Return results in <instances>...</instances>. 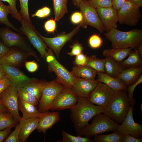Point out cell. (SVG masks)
I'll return each instance as SVG.
<instances>
[{"mask_svg": "<svg viewBox=\"0 0 142 142\" xmlns=\"http://www.w3.org/2000/svg\"><path fill=\"white\" fill-rule=\"evenodd\" d=\"M133 49L131 48L126 49L112 48L104 49L102 54L104 57H111L116 61L120 62L128 56Z\"/></svg>", "mask_w": 142, "mask_h": 142, "instance_id": "obj_27", "label": "cell"}, {"mask_svg": "<svg viewBox=\"0 0 142 142\" xmlns=\"http://www.w3.org/2000/svg\"><path fill=\"white\" fill-rule=\"evenodd\" d=\"M5 77V73L0 65V80Z\"/></svg>", "mask_w": 142, "mask_h": 142, "instance_id": "obj_57", "label": "cell"}, {"mask_svg": "<svg viewBox=\"0 0 142 142\" xmlns=\"http://www.w3.org/2000/svg\"><path fill=\"white\" fill-rule=\"evenodd\" d=\"M130 53L128 58L120 62V64L124 68L140 67L142 64V57L137 49H134Z\"/></svg>", "mask_w": 142, "mask_h": 142, "instance_id": "obj_28", "label": "cell"}, {"mask_svg": "<svg viewBox=\"0 0 142 142\" xmlns=\"http://www.w3.org/2000/svg\"><path fill=\"white\" fill-rule=\"evenodd\" d=\"M11 85V82L6 77L0 80V96L5 90Z\"/></svg>", "mask_w": 142, "mask_h": 142, "instance_id": "obj_47", "label": "cell"}, {"mask_svg": "<svg viewBox=\"0 0 142 142\" xmlns=\"http://www.w3.org/2000/svg\"><path fill=\"white\" fill-rule=\"evenodd\" d=\"M81 0H72L73 4L78 8L79 7V4Z\"/></svg>", "mask_w": 142, "mask_h": 142, "instance_id": "obj_58", "label": "cell"}, {"mask_svg": "<svg viewBox=\"0 0 142 142\" xmlns=\"http://www.w3.org/2000/svg\"><path fill=\"white\" fill-rule=\"evenodd\" d=\"M31 17H37L40 18L45 17L42 8L38 9L34 13L32 14Z\"/></svg>", "mask_w": 142, "mask_h": 142, "instance_id": "obj_53", "label": "cell"}, {"mask_svg": "<svg viewBox=\"0 0 142 142\" xmlns=\"http://www.w3.org/2000/svg\"><path fill=\"white\" fill-rule=\"evenodd\" d=\"M87 0V1H88L89 0Z\"/></svg>", "mask_w": 142, "mask_h": 142, "instance_id": "obj_60", "label": "cell"}, {"mask_svg": "<svg viewBox=\"0 0 142 142\" xmlns=\"http://www.w3.org/2000/svg\"><path fill=\"white\" fill-rule=\"evenodd\" d=\"M70 19L71 22L73 24H78L82 22L83 16L80 12H75L72 14Z\"/></svg>", "mask_w": 142, "mask_h": 142, "instance_id": "obj_46", "label": "cell"}, {"mask_svg": "<svg viewBox=\"0 0 142 142\" xmlns=\"http://www.w3.org/2000/svg\"><path fill=\"white\" fill-rule=\"evenodd\" d=\"M42 9L45 17H47L50 15L51 12V10L49 8L45 6L43 7Z\"/></svg>", "mask_w": 142, "mask_h": 142, "instance_id": "obj_54", "label": "cell"}, {"mask_svg": "<svg viewBox=\"0 0 142 142\" xmlns=\"http://www.w3.org/2000/svg\"><path fill=\"white\" fill-rule=\"evenodd\" d=\"M56 24L55 21L53 18L48 20L44 23V27L48 33H54L56 30Z\"/></svg>", "mask_w": 142, "mask_h": 142, "instance_id": "obj_44", "label": "cell"}, {"mask_svg": "<svg viewBox=\"0 0 142 142\" xmlns=\"http://www.w3.org/2000/svg\"><path fill=\"white\" fill-rule=\"evenodd\" d=\"M23 34L15 32L9 27L0 28V39L7 47L16 48L37 56Z\"/></svg>", "mask_w": 142, "mask_h": 142, "instance_id": "obj_7", "label": "cell"}, {"mask_svg": "<svg viewBox=\"0 0 142 142\" xmlns=\"http://www.w3.org/2000/svg\"><path fill=\"white\" fill-rule=\"evenodd\" d=\"M142 83V74L140 76L138 80L134 83L127 87L126 90L128 92V95L131 105L133 106L135 104L136 100L133 97V95L135 89L139 84Z\"/></svg>", "mask_w": 142, "mask_h": 142, "instance_id": "obj_39", "label": "cell"}, {"mask_svg": "<svg viewBox=\"0 0 142 142\" xmlns=\"http://www.w3.org/2000/svg\"><path fill=\"white\" fill-rule=\"evenodd\" d=\"M105 59L97 58L95 55L87 56L86 65L96 70L97 72H105Z\"/></svg>", "mask_w": 142, "mask_h": 142, "instance_id": "obj_32", "label": "cell"}, {"mask_svg": "<svg viewBox=\"0 0 142 142\" xmlns=\"http://www.w3.org/2000/svg\"><path fill=\"white\" fill-rule=\"evenodd\" d=\"M21 88L36 97L39 101L42 91V85L40 80L37 79L29 82Z\"/></svg>", "mask_w": 142, "mask_h": 142, "instance_id": "obj_31", "label": "cell"}, {"mask_svg": "<svg viewBox=\"0 0 142 142\" xmlns=\"http://www.w3.org/2000/svg\"><path fill=\"white\" fill-rule=\"evenodd\" d=\"M21 23V26L19 30L21 33L27 37L32 45L40 53L41 57L45 58L48 48L36 32L35 28L27 25L23 20Z\"/></svg>", "mask_w": 142, "mask_h": 142, "instance_id": "obj_16", "label": "cell"}, {"mask_svg": "<svg viewBox=\"0 0 142 142\" xmlns=\"http://www.w3.org/2000/svg\"><path fill=\"white\" fill-rule=\"evenodd\" d=\"M0 1L6 2L9 4L11 9V14L12 17L21 23L23 20L17 8V0H0Z\"/></svg>", "mask_w": 142, "mask_h": 142, "instance_id": "obj_40", "label": "cell"}, {"mask_svg": "<svg viewBox=\"0 0 142 142\" xmlns=\"http://www.w3.org/2000/svg\"><path fill=\"white\" fill-rule=\"evenodd\" d=\"M104 35L111 42L112 48L134 49L142 43V30L140 29L124 32L113 29L106 32Z\"/></svg>", "mask_w": 142, "mask_h": 142, "instance_id": "obj_2", "label": "cell"}, {"mask_svg": "<svg viewBox=\"0 0 142 142\" xmlns=\"http://www.w3.org/2000/svg\"><path fill=\"white\" fill-rule=\"evenodd\" d=\"M96 9L105 31L106 32L111 29L117 28L118 22L117 10L112 6Z\"/></svg>", "mask_w": 142, "mask_h": 142, "instance_id": "obj_19", "label": "cell"}, {"mask_svg": "<svg viewBox=\"0 0 142 142\" xmlns=\"http://www.w3.org/2000/svg\"><path fill=\"white\" fill-rule=\"evenodd\" d=\"M80 12L83 17L81 27L86 28L88 25L93 27L101 33L105 30L99 17L96 9L93 7L88 1L81 0L79 5Z\"/></svg>", "mask_w": 142, "mask_h": 142, "instance_id": "obj_8", "label": "cell"}, {"mask_svg": "<svg viewBox=\"0 0 142 142\" xmlns=\"http://www.w3.org/2000/svg\"><path fill=\"white\" fill-rule=\"evenodd\" d=\"M19 1L20 7L19 13L23 20L27 25L33 28H34L29 16L28 7L29 0H19Z\"/></svg>", "mask_w": 142, "mask_h": 142, "instance_id": "obj_35", "label": "cell"}, {"mask_svg": "<svg viewBox=\"0 0 142 142\" xmlns=\"http://www.w3.org/2000/svg\"><path fill=\"white\" fill-rule=\"evenodd\" d=\"M62 139L58 140L57 142H94L93 140L89 138L86 136L82 137L81 136H74L72 135L64 130L62 131Z\"/></svg>", "mask_w": 142, "mask_h": 142, "instance_id": "obj_36", "label": "cell"}, {"mask_svg": "<svg viewBox=\"0 0 142 142\" xmlns=\"http://www.w3.org/2000/svg\"><path fill=\"white\" fill-rule=\"evenodd\" d=\"M72 49L70 52L67 53L68 54L71 56H76L82 53L83 49V47L82 44L78 41H76L73 43V44L69 46Z\"/></svg>", "mask_w": 142, "mask_h": 142, "instance_id": "obj_43", "label": "cell"}, {"mask_svg": "<svg viewBox=\"0 0 142 142\" xmlns=\"http://www.w3.org/2000/svg\"><path fill=\"white\" fill-rule=\"evenodd\" d=\"M9 112L7 109L3 105L0 100V112Z\"/></svg>", "mask_w": 142, "mask_h": 142, "instance_id": "obj_56", "label": "cell"}, {"mask_svg": "<svg viewBox=\"0 0 142 142\" xmlns=\"http://www.w3.org/2000/svg\"><path fill=\"white\" fill-rule=\"evenodd\" d=\"M104 59L105 72L108 75L116 77L124 69L120 62L116 61L111 58L106 57Z\"/></svg>", "mask_w": 142, "mask_h": 142, "instance_id": "obj_26", "label": "cell"}, {"mask_svg": "<svg viewBox=\"0 0 142 142\" xmlns=\"http://www.w3.org/2000/svg\"><path fill=\"white\" fill-rule=\"evenodd\" d=\"M142 139L134 137L130 135H123L122 142H142Z\"/></svg>", "mask_w": 142, "mask_h": 142, "instance_id": "obj_49", "label": "cell"}, {"mask_svg": "<svg viewBox=\"0 0 142 142\" xmlns=\"http://www.w3.org/2000/svg\"><path fill=\"white\" fill-rule=\"evenodd\" d=\"M0 65L5 73V77L9 80L12 85L17 89L28 82L37 79L27 77L16 67L3 64H0Z\"/></svg>", "mask_w": 142, "mask_h": 142, "instance_id": "obj_17", "label": "cell"}, {"mask_svg": "<svg viewBox=\"0 0 142 142\" xmlns=\"http://www.w3.org/2000/svg\"><path fill=\"white\" fill-rule=\"evenodd\" d=\"M18 99L31 104L37 105L39 100L35 96L22 88L18 89Z\"/></svg>", "mask_w": 142, "mask_h": 142, "instance_id": "obj_37", "label": "cell"}, {"mask_svg": "<svg viewBox=\"0 0 142 142\" xmlns=\"http://www.w3.org/2000/svg\"><path fill=\"white\" fill-rule=\"evenodd\" d=\"M123 136L118 134L116 130L110 134L95 135L93 140L96 142H122Z\"/></svg>", "mask_w": 142, "mask_h": 142, "instance_id": "obj_33", "label": "cell"}, {"mask_svg": "<svg viewBox=\"0 0 142 142\" xmlns=\"http://www.w3.org/2000/svg\"><path fill=\"white\" fill-rule=\"evenodd\" d=\"M117 12L118 22L122 24L135 26L142 17L139 8L128 0H126Z\"/></svg>", "mask_w": 142, "mask_h": 142, "instance_id": "obj_9", "label": "cell"}, {"mask_svg": "<svg viewBox=\"0 0 142 142\" xmlns=\"http://www.w3.org/2000/svg\"><path fill=\"white\" fill-rule=\"evenodd\" d=\"M126 0H111L112 6L117 10L122 6Z\"/></svg>", "mask_w": 142, "mask_h": 142, "instance_id": "obj_52", "label": "cell"}, {"mask_svg": "<svg viewBox=\"0 0 142 142\" xmlns=\"http://www.w3.org/2000/svg\"><path fill=\"white\" fill-rule=\"evenodd\" d=\"M31 56L39 61L37 56L17 48H12L4 56L0 58V64L20 68L24 65L27 58Z\"/></svg>", "mask_w": 142, "mask_h": 142, "instance_id": "obj_15", "label": "cell"}, {"mask_svg": "<svg viewBox=\"0 0 142 142\" xmlns=\"http://www.w3.org/2000/svg\"><path fill=\"white\" fill-rule=\"evenodd\" d=\"M98 82L103 83L114 91L126 90L127 87L120 79L110 76L105 72H97Z\"/></svg>", "mask_w": 142, "mask_h": 142, "instance_id": "obj_21", "label": "cell"}, {"mask_svg": "<svg viewBox=\"0 0 142 142\" xmlns=\"http://www.w3.org/2000/svg\"><path fill=\"white\" fill-rule=\"evenodd\" d=\"M54 19L59 21L68 12V0H52Z\"/></svg>", "mask_w": 142, "mask_h": 142, "instance_id": "obj_30", "label": "cell"}, {"mask_svg": "<svg viewBox=\"0 0 142 142\" xmlns=\"http://www.w3.org/2000/svg\"><path fill=\"white\" fill-rule=\"evenodd\" d=\"M40 81L42 85V94L38 109L40 112L45 113L49 111L56 96L65 87L55 79L49 82Z\"/></svg>", "mask_w": 142, "mask_h": 142, "instance_id": "obj_6", "label": "cell"}, {"mask_svg": "<svg viewBox=\"0 0 142 142\" xmlns=\"http://www.w3.org/2000/svg\"><path fill=\"white\" fill-rule=\"evenodd\" d=\"M23 120V119L22 118L21 121L17 125L14 130L7 136L4 142H20L19 135Z\"/></svg>", "mask_w": 142, "mask_h": 142, "instance_id": "obj_38", "label": "cell"}, {"mask_svg": "<svg viewBox=\"0 0 142 142\" xmlns=\"http://www.w3.org/2000/svg\"><path fill=\"white\" fill-rule=\"evenodd\" d=\"M25 67L29 72L33 73L36 72L38 69V66L37 63L34 61H26Z\"/></svg>", "mask_w": 142, "mask_h": 142, "instance_id": "obj_48", "label": "cell"}, {"mask_svg": "<svg viewBox=\"0 0 142 142\" xmlns=\"http://www.w3.org/2000/svg\"><path fill=\"white\" fill-rule=\"evenodd\" d=\"M88 43L91 48L97 49L101 46L103 43V41L99 35L94 34L90 37L88 39Z\"/></svg>", "mask_w": 142, "mask_h": 142, "instance_id": "obj_42", "label": "cell"}, {"mask_svg": "<svg viewBox=\"0 0 142 142\" xmlns=\"http://www.w3.org/2000/svg\"><path fill=\"white\" fill-rule=\"evenodd\" d=\"M78 99L70 89L65 87L56 96L50 110L54 111L71 109L77 103Z\"/></svg>", "mask_w": 142, "mask_h": 142, "instance_id": "obj_13", "label": "cell"}, {"mask_svg": "<svg viewBox=\"0 0 142 142\" xmlns=\"http://www.w3.org/2000/svg\"><path fill=\"white\" fill-rule=\"evenodd\" d=\"M39 119V118H36L23 119L19 135L20 142L26 141L32 133L37 129Z\"/></svg>", "mask_w": 142, "mask_h": 142, "instance_id": "obj_24", "label": "cell"}, {"mask_svg": "<svg viewBox=\"0 0 142 142\" xmlns=\"http://www.w3.org/2000/svg\"><path fill=\"white\" fill-rule=\"evenodd\" d=\"M93 118L90 125L77 131V135L91 137L105 132L116 131L119 125L102 113L97 114Z\"/></svg>", "mask_w": 142, "mask_h": 142, "instance_id": "obj_4", "label": "cell"}, {"mask_svg": "<svg viewBox=\"0 0 142 142\" xmlns=\"http://www.w3.org/2000/svg\"><path fill=\"white\" fill-rule=\"evenodd\" d=\"M70 72L75 78L88 79H95L97 73L95 70L86 65L74 67Z\"/></svg>", "mask_w": 142, "mask_h": 142, "instance_id": "obj_25", "label": "cell"}, {"mask_svg": "<svg viewBox=\"0 0 142 142\" xmlns=\"http://www.w3.org/2000/svg\"><path fill=\"white\" fill-rule=\"evenodd\" d=\"M88 1L96 9L112 6L111 0H89Z\"/></svg>", "mask_w": 142, "mask_h": 142, "instance_id": "obj_41", "label": "cell"}, {"mask_svg": "<svg viewBox=\"0 0 142 142\" xmlns=\"http://www.w3.org/2000/svg\"><path fill=\"white\" fill-rule=\"evenodd\" d=\"M141 56L142 57V43L137 48Z\"/></svg>", "mask_w": 142, "mask_h": 142, "instance_id": "obj_59", "label": "cell"}, {"mask_svg": "<svg viewBox=\"0 0 142 142\" xmlns=\"http://www.w3.org/2000/svg\"><path fill=\"white\" fill-rule=\"evenodd\" d=\"M12 128V127H9L0 130V142L4 141L10 133Z\"/></svg>", "mask_w": 142, "mask_h": 142, "instance_id": "obj_50", "label": "cell"}, {"mask_svg": "<svg viewBox=\"0 0 142 142\" xmlns=\"http://www.w3.org/2000/svg\"><path fill=\"white\" fill-rule=\"evenodd\" d=\"M11 48L7 46L0 40V58L4 56Z\"/></svg>", "mask_w": 142, "mask_h": 142, "instance_id": "obj_51", "label": "cell"}, {"mask_svg": "<svg viewBox=\"0 0 142 142\" xmlns=\"http://www.w3.org/2000/svg\"><path fill=\"white\" fill-rule=\"evenodd\" d=\"M133 110V106L131 105L126 116L121 124L119 125L116 131L120 135L129 134L135 138L142 139V125L134 121Z\"/></svg>", "mask_w": 142, "mask_h": 142, "instance_id": "obj_12", "label": "cell"}, {"mask_svg": "<svg viewBox=\"0 0 142 142\" xmlns=\"http://www.w3.org/2000/svg\"><path fill=\"white\" fill-rule=\"evenodd\" d=\"M60 119L58 112H45L43 116L39 118L37 130L38 132L45 133L48 130L59 121Z\"/></svg>", "mask_w": 142, "mask_h": 142, "instance_id": "obj_20", "label": "cell"}, {"mask_svg": "<svg viewBox=\"0 0 142 142\" xmlns=\"http://www.w3.org/2000/svg\"><path fill=\"white\" fill-rule=\"evenodd\" d=\"M142 72L141 66L129 68L124 69L116 77L121 80L127 87L136 81Z\"/></svg>", "mask_w": 142, "mask_h": 142, "instance_id": "obj_22", "label": "cell"}, {"mask_svg": "<svg viewBox=\"0 0 142 142\" xmlns=\"http://www.w3.org/2000/svg\"><path fill=\"white\" fill-rule=\"evenodd\" d=\"M3 105L12 115L14 120L19 122L22 119L19 112L18 96L17 88L11 85L5 90L0 96Z\"/></svg>", "mask_w": 142, "mask_h": 142, "instance_id": "obj_10", "label": "cell"}, {"mask_svg": "<svg viewBox=\"0 0 142 142\" xmlns=\"http://www.w3.org/2000/svg\"><path fill=\"white\" fill-rule=\"evenodd\" d=\"M11 8L9 5H5L0 1V24H4L17 32L22 33L19 29L11 23L8 19V15L9 14H11Z\"/></svg>", "mask_w": 142, "mask_h": 142, "instance_id": "obj_29", "label": "cell"}, {"mask_svg": "<svg viewBox=\"0 0 142 142\" xmlns=\"http://www.w3.org/2000/svg\"><path fill=\"white\" fill-rule=\"evenodd\" d=\"M18 108L22 113V118L24 119L40 118L45 113L40 112L36 106L19 99Z\"/></svg>", "mask_w": 142, "mask_h": 142, "instance_id": "obj_23", "label": "cell"}, {"mask_svg": "<svg viewBox=\"0 0 142 142\" xmlns=\"http://www.w3.org/2000/svg\"><path fill=\"white\" fill-rule=\"evenodd\" d=\"M126 90L115 91L111 100L104 109V114L117 124L121 123L131 106Z\"/></svg>", "mask_w": 142, "mask_h": 142, "instance_id": "obj_3", "label": "cell"}, {"mask_svg": "<svg viewBox=\"0 0 142 142\" xmlns=\"http://www.w3.org/2000/svg\"><path fill=\"white\" fill-rule=\"evenodd\" d=\"M70 110V117L76 131L88 126L89 121L96 115L105 112L103 108L81 97H78L77 103Z\"/></svg>", "mask_w": 142, "mask_h": 142, "instance_id": "obj_1", "label": "cell"}, {"mask_svg": "<svg viewBox=\"0 0 142 142\" xmlns=\"http://www.w3.org/2000/svg\"><path fill=\"white\" fill-rule=\"evenodd\" d=\"M47 51L45 58L48 64V71L55 73L57 76L55 80L58 82L65 87L70 89L75 77L57 60L51 49L48 48Z\"/></svg>", "mask_w": 142, "mask_h": 142, "instance_id": "obj_5", "label": "cell"}, {"mask_svg": "<svg viewBox=\"0 0 142 142\" xmlns=\"http://www.w3.org/2000/svg\"><path fill=\"white\" fill-rule=\"evenodd\" d=\"M99 82L95 79L75 78L70 89L78 97L85 98L89 100L91 93Z\"/></svg>", "mask_w": 142, "mask_h": 142, "instance_id": "obj_18", "label": "cell"}, {"mask_svg": "<svg viewBox=\"0 0 142 142\" xmlns=\"http://www.w3.org/2000/svg\"><path fill=\"white\" fill-rule=\"evenodd\" d=\"M17 123L9 112H0V130L9 127L13 128Z\"/></svg>", "mask_w": 142, "mask_h": 142, "instance_id": "obj_34", "label": "cell"}, {"mask_svg": "<svg viewBox=\"0 0 142 142\" xmlns=\"http://www.w3.org/2000/svg\"><path fill=\"white\" fill-rule=\"evenodd\" d=\"M128 0L139 8L142 6V0Z\"/></svg>", "mask_w": 142, "mask_h": 142, "instance_id": "obj_55", "label": "cell"}, {"mask_svg": "<svg viewBox=\"0 0 142 142\" xmlns=\"http://www.w3.org/2000/svg\"><path fill=\"white\" fill-rule=\"evenodd\" d=\"M114 92L106 84L99 82L91 93L89 100L93 104L105 109L111 100Z\"/></svg>", "mask_w": 142, "mask_h": 142, "instance_id": "obj_14", "label": "cell"}, {"mask_svg": "<svg viewBox=\"0 0 142 142\" xmlns=\"http://www.w3.org/2000/svg\"><path fill=\"white\" fill-rule=\"evenodd\" d=\"M81 27L78 24L70 33L66 34L65 32L61 33L57 36L52 38L45 37L40 34L36 30L38 34L47 46L53 50L59 58L60 52L65 44L68 42L71 41L73 36L79 31Z\"/></svg>", "mask_w": 142, "mask_h": 142, "instance_id": "obj_11", "label": "cell"}, {"mask_svg": "<svg viewBox=\"0 0 142 142\" xmlns=\"http://www.w3.org/2000/svg\"><path fill=\"white\" fill-rule=\"evenodd\" d=\"M87 61V56L82 53L76 56L74 63L75 66L86 65Z\"/></svg>", "mask_w": 142, "mask_h": 142, "instance_id": "obj_45", "label": "cell"}]
</instances>
